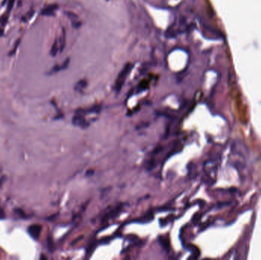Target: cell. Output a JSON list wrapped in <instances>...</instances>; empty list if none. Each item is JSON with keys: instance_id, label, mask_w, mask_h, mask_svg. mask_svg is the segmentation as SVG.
Instances as JSON below:
<instances>
[{"instance_id": "1", "label": "cell", "mask_w": 261, "mask_h": 260, "mask_svg": "<svg viewBox=\"0 0 261 260\" xmlns=\"http://www.w3.org/2000/svg\"><path fill=\"white\" fill-rule=\"evenodd\" d=\"M132 68H133V64H132L131 63H128L124 65L123 69L121 70V72L118 75V77L116 79L114 85V90L117 93H118L122 89L124 82L128 77L129 73L132 71Z\"/></svg>"}, {"instance_id": "2", "label": "cell", "mask_w": 261, "mask_h": 260, "mask_svg": "<svg viewBox=\"0 0 261 260\" xmlns=\"http://www.w3.org/2000/svg\"><path fill=\"white\" fill-rule=\"evenodd\" d=\"M41 230H42V227L41 225H38V224H33V225L30 226L28 229V233L30 234L32 238L34 239H37L41 234Z\"/></svg>"}, {"instance_id": "3", "label": "cell", "mask_w": 261, "mask_h": 260, "mask_svg": "<svg viewBox=\"0 0 261 260\" xmlns=\"http://www.w3.org/2000/svg\"><path fill=\"white\" fill-rule=\"evenodd\" d=\"M58 9V5L51 4L46 6L41 11V15L44 16H53Z\"/></svg>"}, {"instance_id": "4", "label": "cell", "mask_w": 261, "mask_h": 260, "mask_svg": "<svg viewBox=\"0 0 261 260\" xmlns=\"http://www.w3.org/2000/svg\"><path fill=\"white\" fill-rule=\"evenodd\" d=\"M66 15L67 16V17L69 18V19L71 21V24L73 27H75V28H79L80 26H81L82 23L81 21H79L78 16L74 14V12H66Z\"/></svg>"}, {"instance_id": "5", "label": "cell", "mask_w": 261, "mask_h": 260, "mask_svg": "<svg viewBox=\"0 0 261 260\" xmlns=\"http://www.w3.org/2000/svg\"><path fill=\"white\" fill-rule=\"evenodd\" d=\"M87 84H88V82H87V81L86 80H80L76 82L74 89H75V90L76 92H82L86 88Z\"/></svg>"}, {"instance_id": "6", "label": "cell", "mask_w": 261, "mask_h": 260, "mask_svg": "<svg viewBox=\"0 0 261 260\" xmlns=\"http://www.w3.org/2000/svg\"><path fill=\"white\" fill-rule=\"evenodd\" d=\"M59 48H60V52H62L64 50L65 45H66V31L65 29H62V34L60 35V37L59 39Z\"/></svg>"}, {"instance_id": "7", "label": "cell", "mask_w": 261, "mask_h": 260, "mask_svg": "<svg viewBox=\"0 0 261 260\" xmlns=\"http://www.w3.org/2000/svg\"><path fill=\"white\" fill-rule=\"evenodd\" d=\"M69 64H70V58H67L65 61L64 62V63L61 65V66H55L53 67L52 70H51V73H57V72H59L60 70H65L69 66Z\"/></svg>"}, {"instance_id": "8", "label": "cell", "mask_w": 261, "mask_h": 260, "mask_svg": "<svg viewBox=\"0 0 261 260\" xmlns=\"http://www.w3.org/2000/svg\"><path fill=\"white\" fill-rule=\"evenodd\" d=\"M121 210H122V207H120V206H118L117 208H115V209L112 210V212L107 213L106 215L104 216L103 221H105V220L107 221V220L110 219V218H114V217H115V216L117 215L118 213H119V211H120Z\"/></svg>"}, {"instance_id": "9", "label": "cell", "mask_w": 261, "mask_h": 260, "mask_svg": "<svg viewBox=\"0 0 261 260\" xmlns=\"http://www.w3.org/2000/svg\"><path fill=\"white\" fill-rule=\"evenodd\" d=\"M58 51H60V48H59V41H58L57 40H56V41L54 42L52 47H51V49H50V56H53V57L56 56Z\"/></svg>"}, {"instance_id": "10", "label": "cell", "mask_w": 261, "mask_h": 260, "mask_svg": "<svg viewBox=\"0 0 261 260\" xmlns=\"http://www.w3.org/2000/svg\"><path fill=\"white\" fill-rule=\"evenodd\" d=\"M8 12H6V14H4L3 16L1 17V19H0V23L2 26L6 25V24L8 22Z\"/></svg>"}, {"instance_id": "11", "label": "cell", "mask_w": 261, "mask_h": 260, "mask_svg": "<svg viewBox=\"0 0 261 260\" xmlns=\"http://www.w3.org/2000/svg\"><path fill=\"white\" fill-rule=\"evenodd\" d=\"M33 16H34V11H31V12H28L25 16H23V17L21 18V21L26 22V21H29V20L31 19Z\"/></svg>"}, {"instance_id": "12", "label": "cell", "mask_w": 261, "mask_h": 260, "mask_svg": "<svg viewBox=\"0 0 261 260\" xmlns=\"http://www.w3.org/2000/svg\"><path fill=\"white\" fill-rule=\"evenodd\" d=\"M20 41H21V39H18V41H16V45H15V47H13V49H12V51H11V52H10L9 54H8V55H9V56H12V55H13L14 54H15V53H16V50H17V47H18V45H19Z\"/></svg>"}, {"instance_id": "13", "label": "cell", "mask_w": 261, "mask_h": 260, "mask_svg": "<svg viewBox=\"0 0 261 260\" xmlns=\"http://www.w3.org/2000/svg\"><path fill=\"white\" fill-rule=\"evenodd\" d=\"M15 3V0H9L8 1V12H9L12 9V7H13V5Z\"/></svg>"}, {"instance_id": "14", "label": "cell", "mask_w": 261, "mask_h": 260, "mask_svg": "<svg viewBox=\"0 0 261 260\" xmlns=\"http://www.w3.org/2000/svg\"><path fill=\"white\" fill-rule=\"evenodd\" d=\"M3 34H4V31H3V30L0 29V37H1V36H2V35H3Z\"/></svg>"}]
</instances>
